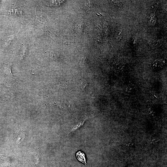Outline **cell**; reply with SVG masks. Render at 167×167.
<instances>
[{
	"instance_id": "obj_1",
	"label": "cell",
	"mask_w": 167,
	"mask_h": 167,
	"mask_svg": "<svg viewBox=\"0 0 167 167\" xmlns=\"http://www.w3.org/2000/svg\"><path fill=\"white\" fill-rule=\"evenodd\" d=\"M76 155L77 159L79 161L85 165H87L85 155L83 152L79 151L76 153Z\"/></svg>"
},
{
	"instance_id": "obj_2",
	"label": "cell",
	"mask_w": 167,
	"mask_h": 167,
	"mask_svg": "<svg viewBox=\"0 0 167 167\" xmlns=\"http://www.w3.org/2000/svg\"><path fill=\"white\" fill-rule=\"evenodd\" d=\"M64 1L62 0H53L48 1L47 4L49 6H57L61 5L63 3Z\"/></svg>"
},
{
	"instance_id": "obj_3",
	"label": "cell",
	"mask_w": 167,
	"mask_h": 167,
	"mask_svg": "<svg viewBox=\"0 0 167 167\" xmlns=\"http://www.w3.org/2000/svg\"><path fill=\"white\" fill-rule=\"evenodd\" d=\"M164 62L161 60H156L153 62V66L156 67H162L163 66Z\"/></svg>"
}]
</instances>
